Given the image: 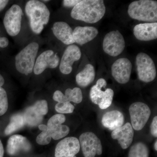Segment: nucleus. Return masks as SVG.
I'll list each match as a JSON object with an SVG mask.
<instances>
[{"label":"nucleus","instance_id":"nucleus-5","mask_svg":"<svg viewBox=\"0 0 157 157\" xmlns=\"http://www.w3.org/2000/svg\"><path fill=\"white\" fill-rule=\"evenodd\" d=\"M137 75L140 81L143 82H151L157 75L155 65L152 59L147 54L140 52L136 58Z\"/></svg>","mask_w":157,"mask_h":157},{"label":"nucleus","instance_id":"nucleus-15","mask_svg":"<svg viewBox=\"0 0 157 157\" xmlns=\"http://www.w3.org/2000/svg\"><path fill=\"white\" fill-rule=\"evenodd\" d=\"M134 136V129L129 122L113 130L111 133L113 139L117 140L121 147L124 149L128 148L132 144Z\"/></svg>","mask_w":157,"mask_h":157},{"label":"nucleus","instance_id":"nucleus-30","mask_svg":"<svg viewBox=\"0 0 157 157\" xmlns=\"http://www.w3.org/2000/svg\"><path fill=\"white\" fill-rule=\"evenodd\" d=\"M52 137L48 131H42L38 135L36 139V141L39 145H45L50 143Z\"/></svg>","mask_w":157,"mask_h":157},{"label":"nucleus","instance_id":"nucleus-28","mask_svg":"<svg viewBox=\"0 0 157 157\" xmlns=\"http://www.w3.org/2000/svg\"><path fill=\"white\" fill-rule=\"evenodd\" d=\"M8 99L6 90L0 86V116L4 115L8 109Z\"/></svg>","mask_w":157,"mask_h":157},{"label":"nucleus","instance_id":"nucleus-8","mask_svg":"<svg viewBox=\"0 0 157 157\" xmlns=\"http://www.w3.org/2000/svg\"><path fill=\"white\" fill-rule=\"evenodd\" d=\"M22 11L17 5H13L7 11L3 20V23L7 33L11 36H15L21 29Z\"/></svg>","mask_w":157,"mask_h":157},{"label":"nucleus","instance_id":"nucleus-18","mask_svg":"<svg viewBox=\"0 0 157 157\" xmlns=\"http://www.w3.org/2000/svg\"><path fill=\"white\" fill-rule=\"evenodd\" d=\"M99 32L92 26H77L73 30V39L75 43L83 45L94 40Z\"/></svg>","mask_w":157,"mask_h":157},{"label":"nucleus","instance_id":"nucleus-29","mask_svg":"<svg viewBox=\"0 0 157 157\" xmlns=\"http://www.w3.org/2000/svg\"><path fill=\"white\" fill-rule=\"evenodd\" d=\"M75 109V107L70 102L58 103L56 105L55 109L60 113H72Z\"/></svg>","mask_w":157,"mask_h":157},{"label":"nucleus","instance_id":"nucleus-9","mask_svg":"<svg viewBox=\"0 0 157 157\" xmlns=\"http://www.w3.org/2000/svg\"><path fill=\"white\" fill-rule=\"evenodd\" d=\"M78 140L84 157H95L96 155L102 154V144L94 133L92 132L82 133Z\"/></svg>","mask_w":157,"mask_h":157},{"label":"nucleus","instance_id":"nucleus-14","mask_svg":"<svg viewBox=\"0 0 157 157\" xmlns=\"http://www.w3.org/2000/svg\"><path fill=\"white\" fill-rule=\"evenodd\" d=\"M79 140L76 137H66L57 144L55 152V157H76L80 151Z\"/></svg>","mask_w":157,"mask_h":157},{"label":"nucleus","instance_id":"nucleus-23","mask_svg":"<svg viewBox=\"0 0 157 157\" xmlns=\"http://www.w3.org/2000/svg\"><path fill=\"white\" fill-rule=\"evenodd\" d=\"M26 124L29 126L38 125L43 120V116L40 114L33 106L27 108L23 113Z\"/></svg>","mask_w":157,"mask_h":157},{"label":"nucleus","instance_id":"nucleus-35","mask_svg":"<svg viewBox=\"0 0 157 157\" xmlns=\"http://www.w3.org/2000/svg\"><path fill=\"white\" fill-rule=\"evenodd\" d=\"M9 2L7 0H0V12L6 8Z\"/></svg>","mask_w":157,"mask_h":157},{"label":"nucleus","instance_id":"nucleus-16","mask_svg":"<svg viewBox=\"0 0 157 157\" xmlns=\"http://www.w3.org/2000/svg\"><path fill=\"white\" fill-rule=\"evenodd\" d=\"M32 146L26 137L21 135H14L9 138L7 143V153L14 156L21 152H26L30 150Z\"/></svg>","mask_w":157,"mask_h":157},{"label":"nucleus","instance_id":"nucleus-27","mask_svg":"<svg viewBox=\"0 0 157 157\" xmlns=\"http://www.w3.org/2000/svg\"><path fill=\"white\" fill-rule=\"evenodd\" d=\"M114 92L110 88H107L104 91V96L101 99L100 103L98 104L100 108L104 109L110 107L112 103Z\"/></svg>","mask_w":157,"mask_h":157},{"label":"nucleus","instance_id":"nucleus-12","mask_svg":"<svg viewBox=\"0 0 157 157\" xmlns=\"http://www.w3.org/2000/svg\"><path fill=\"white\" fill-rule=\"evenodd\" d=\"M59 58L57 54L53 51H45L37 58L33 69L36 75H39L43 73L47 68L54 69L58 66Z\"/></svg>","mask_w":157,"mask_h":157},{"label":"nucleus","instance_id":"nucleus-32","mask_svg":"<svg viewBox=\"0 0 157 157\" xmlns=\"http://www.w3.org/2000/svg\"><path fill=\"white\" fill-rule=\"evenodd\" d=\"M151 133L155 137H157V117H154L151 125Z\"/></svg>","mask_w":157,"mask_h":157},{"label":"nucleus","instance_id":"nucleus-4","mask_svg":"<svg viewBox=\"0 0 157 157\" xmlns=\"http://www.w3.org/2000/svg\"><path fill=\"white\" fill-rule=\"evenodd\" d=\"M39 48L38 43L32 42L23 48L16 56L15 67L19 73L26 75L32 73Z\"/></svg>","mask_w":157,"mask_h":157},{"label":"nucleus","instance_id":"nucleus-26","mask_svg":"<svg viewBox=\"0 0 157 157\" xmlns=\"http://www.w3.org/2000/svg\"><path fill=\"white\" fill-rule=\"evenodd\" d=\"M149 149L146 144L142 142H136L129 150L128 157H149Z\"/></svg>","mask_w":157,"mask_h":157},{"label":"nucleus","instance_id":"nucleus-24","mask_svg":"<svg viewBox=\"0 0 157 157\" xmlns=\"http://www.w3.org/2000/svg\"><path fill=\"white\" fill-rule=\"evenodd\" d=\"M107 81L103 78H99L96 84L91 88L90 97L91 101L95 104H99L104 96V91L102 88L107 86Z\"/></svg>","mask_w":157,"mask_h":157},{"label":"nucleus","instance_id":"nucleus-17","mask_svg":"<svg viewBox=\"0 0 157 157\" xmlns=\"http://www.w3.org/2000/svg\"><path fill=\"white\" fill-rule=\"evenodd\" d=\"M134 35L138 40L149 41L157 38V23H145L135 25L133 29Z\"/></svg>","mask_w":157,"mask_h":157},{"label":"nucleus","instance_id":"nucleus-31","mask_svg":"<svg viewBox=\"0 0 157 157\" xmlns=\"http://www.w3.org/2000/svg\"><path fill=\"white\" fill-rule=\"evenodd\" d=\"M33 106L43 116L46 115L48 112V103L45 100L37 101Z\"/></svg>","mask_w":157,"mask_h":157},{"label":"nucleus","instance_id":"nucleus-22","mask_svg":"<svg viewBox=\"0 0 157 157\" xmlns=\"http://www.w3.org/2000/svg\"><path fill=\"white\" fill-rule=\"evenodd\" d=\"M95 76V70L94 66L90 64H88L76 75V83L81 87H87L94 80Z\"/></svg>","mask_w":157,"mask_h":157},{"label":"nucleus","instance_id":"nucleus-34","mask_svg":"<svg viewBox=\"0 0 157 157\" xmlns=\"http://www.w3.org/2000/svg\"><path fill=\"white\" fill-rule=\"evenodd\" d=\"M9 45V40L6 37H0V48H5Z\"/></svg>","mask_w":157,"mask_h":157},{"label":"nucleus","instance_id":"nucleus-1","mask_svg":"<svg viewBox=\"0 0 157 157\" xmlns=\"http://www.w3.org/2000/svg\"><path fill=\"white\" fill-rule=\"evenodd\" d=\"M106 11L103 0H83L73 7L70 14L76 20L94 24L103 18Z\"/></svg>","mask_w":157,"mask_h":157},{"label":"nucleus","instance_id":"nucleus-10","mask_svg":"<svg viewBox=\"0 0 157 157\" xmlns=\"http://www.w3.org/2000/svg\"><path fill=\"white\" fill-rule=\"evenodd\" d=\"M132 65L130 60L126 58L118 59L113 64L111 73L116 81L121 84H126L131 77Z\"/></svg>","mask_w":157,"mask_h":157},{"label":"nucleus","instance_id":"nucleus-21","mask_svg":"<svg viewBox=\"0 0 157 157\" xmlns=\"http://www.w3.org/2000/svg\"><path fill=\"white\" fill-rule=\"evenodd\" d=\"M124 117L123 114L117 110L107 112L103 115L102 124L105 128L113 131L123 125Z\"/></svg>","mask_w":157,"mask_h":157},{"label":"nucleus","instance_id":"nucleus-3","mask_svg":"<svg viewBox=\"0 0 157 157\" xmlns=\"http://www.w3.org/2000/svg\"><path fill=\"white\" fill-rule=\"evenodd\" d=\"M128 13L132 19L151 23L157 21V2L153 0H138L129 5Z\"/></svg>","mask_w":157,"mask_h":157},{"label":"nucleus","instance_id":"nucleus-7","mask_svg":"<svg viewBox=\"0 0 157 157\" xmlns=\"http://www.w3.org/2000/svg\"><path fill=\"white\" fill-rule=\"evenodd\" d=\"M125 42L123 36L117 30L109 32L105 35L103 42L104 52L112 57L117 56L123 52Z\"/></svg>","mask_w":157,"mask_h":157},{"label":"nucleus","instance_id":"nucleus-2","mask_svg":"<svg viewBox=\"0 0 157 157\" xmlns=\"http://www.w3.org/2000/svg\"><path fill=\"white\" fill-rule=\"evenodd\" d=\"M25 11L32 31L35 34L41 33L50 18V11L47 6L40 1L31 0L26 4Z\"/></svg>","mask_w":157,"mask_h":157},{"label":"nucleus","instance_id":"nucleus-36","mask_svg":"<svg viewBox=\"0 0 157 157\" xmlns=\"http://www.w3.org/2000/svg\"><path fill=\"white\" fill-rule=\"evenodd\" d=\"M4 149L2 143L0 140V157H4Z\"/></svg>","mask_w":157,"mask_h":157},{"label":"nucleus","instance_id":"nucleus-25","mask_svg":"<svg viewBox=\"0 0 157 157\" xmlns=\"http://www.w3.org/2000/svg\"><path fill=\"white\" fill-rule=\"evenodd\" d=\"M26 124L23 114L17 113L12 116L10 122L5 130L6 135H11L23 128Z\"/></svg>","mask_w":157,"mask_h":157},{"label":"nucleus","instance_id":"nucleus-13","mask_svg":"<svg viewBox=\"0 0 157 157\" xmlns=\"http://www.w3.org/2000/svg\"><path fill=\"white\" fill-rule=\"evenodd\" d=\"M81 52L78 46L74 44L69 45L65 49L59 65V70L63 74H70L73 70L74 62L79 60Z\"/></svg>","mask_w":157,"mask_h":157},{"label":"nucleus","instance_id":"nucleus-38","mask_svg":"<svg viewBox=\"0 0 157 157\" xmlns=\"http://www.w3.org/2000/svg\"><path fill=\"white\" fill-rule=\"evenodd\" d=\"M5 83V79L4 77L0 74V86H2Z\"/></svg>","mask_w":157,"mask_h":157},{"label":"nucleus","instance_id":"nucleus-37","mask_svg":"<svg viewBox=\"0 0 157 157\" xmlns=\"http://www.w3.org/2000/svg\"><path fill=\"white\" fill-rule=\"evenodd\" d=\"M39 130L42 131H46L47 130V126L46 125L40 124L39 125Z\"/></svg>","mask_w":157,"mask_h":157},{"label":"nucleus","instance_id":"nucleus-20","mask_svg":"<svg viewBox=\"0 0 157 157\" xmlns=\"http://www.w3.org/2000/svg\"><path fill=\"white\" fill-rule=\"evenodd\" d=\"M53 99L58 103L73 102L76 104H79L82 100V94L79 88L75 87L73 89L68 88L63 94L61 91L56 90L54 93Z\"/></svg>","mask_w":157,"mask_h":157},{"label":"nucleus","instance_id":"nucleus-39","mask_svg":"<svg viewBox=\"0 0 157 157\" xmlns=\"http://www.w3.org/2000/svg\"><path fill=\"white\" fill-rule=\"evenodd\" d=\"M157 140H156V141H155V144H154V148L155 149V150L156 151H157Z\"/></svg>","mask_w":157,"mask_h":157},{"label":"nucleus","instance_id":"nucleus-6","mask_svg":"<svg viewBox=\"0 0 157 157\" xmlns=\"http://www.w3.org/2000/svg\"><path fill=\"white\" fill-rule=\"evenodd\" d=\"M129 111L133 129L136 131L142 130L151 114L149 107L142 102H135L130 105Z\"/></svg>","mask_w":157,"mask_h":157},{"label":"nucleus","instance_id":"nucleus-11","mask_svg":"<svg viewBox=\"0 0 157 157\" xmlns=\"http://www.w3.org/2000/svg\"><path fill=\"white\" fill-rule=\"evenodd\" d=\"M66 117L63 114H57L49 119L47 123V131L52 138L58 140L66 137L69 134V127L62 125L66 121Z\"/></svg>","mask_w":157,"mask_h":157},{"label":"nucleus","instance_id":"nucleus-40","mask_svg":"<svg viewBox=\"0 0 157 157\" xmlns=\"http://www.w3.org/2000/svg\"></svg>","mask_w":157,"mask_h":157},{"label":"nucleus","instance_id":"nucleus-33","mask_svg":"<svg viewBox=\"0 0 157 157\" xmlns=\"http://www.w3.org/2000/svg\"><path fill=\"white\" fill-rule=\"evenodd\" d=\"M80 1L79 0H64L63 2V5L64 7L67 8L74 7Z\"/></svg>","mask_w":157,"mask_h":157},{"label":"nucleus","instance_id":"nucleus-19","mask_svg":"<svg viewBox=\"0 0 157 157\" xmlns=\"http://www.w3.org/2000/svg\"><path fill=\"white\" fill-rule=\"evenodd\" d=\"M52 32L57 39L67 45L75 43L73 39V30L67 22L58 21L54 24Z\"/></svg>","mask_w":157,"mask_h":157}]
</instances>
